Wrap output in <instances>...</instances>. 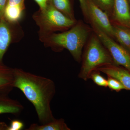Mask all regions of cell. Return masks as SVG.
Listing matches in <instances>:
<instances>
[{
  "instance_id": "obj_5",
  "label": "cell",
  "mask_w": 130,
  "mask_h": 130,
  "mask_svg": "<svg viewBox=\"0 0 130 130\" xmlns=\"http://www.w3.org/2000/svg\"><path fill=\"white\" fill-rule=\"evenodd\" d=\"M91 27L93 31L109 52L114 64L122 67L130 72L129 52L99 28L93 26H91Z\"/></svg>"
},
{
  "instance_id": "obj_20",
  "label": "cell",
  "mask_w": 130,
  "mask_h": 130,
  "mask_svg": "<svg viewBox=\"0 0 130 130\" xmlns=\"http://www.w3.org/2000/svg\"><path fill=\"white\" fill-rule=\"evenodd\" d=\"M81 10L85 20L88 21L87 0H79Z\"/></svg>"
},
{
  "instance_id": "obj_7",
  "label": "cell",
  "mask_w": 130,
  "mask_h": 130,
  "mask_svg": "<svg viewBox=\"0 0 130 130\" xmlns=\"http://www.w3.org/2000/svg\"><path fill=\"white\" fill-rule=\"evenodd\" d=\"M87 23L99 28L115 40L113 25L106 13L98 7L92 0H87Z\"/></svg>"
},
{
  "instance_id": "obj_12",
  "label": "cell",
  "mask_w": 130,
  "mask_h": 130,
  "mask_svg": "<svg viewBox=\"0 0 130 130\" xmlns=\"http://www.w3.org/2000/svg\"><path fill=\"white\" fill-rule=\"evenodd\" d=\"M24 107L19 102L9 98L8 95L0 93V115L19 114L23 111Z\"/></svg>"
},
{
  "instance_id": "obj_19",
  "label": "cell",
  "mask_w": 130,
  "mask_h": 130,
  "mask_svg": "<svg viewBox=\"0 0 130 130\" xmlns=\"http://www.w3.org/2000/svg\"><path fill=\"white\" fill-rule=\"evenodd\" d=\"M24 123L18 120H13L8 126V130H21L23 129Z\"/></svg>"
},
{
  "instance_id": "obj_13",
  "label": "cell",
  "mask_w": 130,
  "mask_h": 130,
  "mask_svg": "<svg viewBox=\"0 0 130 130\" xmlns=\"http://www.w3.org/2000/svg\"><path fill=\"white\" fill-rule=\"evenodd\" d=\"M27 130H70L63 119H55L46 124L39 125L37 123L31 124Z\"/></svg>"
},
{
  "instance_id": "obj_24",
  "label": "cell",
  "mask_w": 130,
  "mask_h": 130,
  "mask_svg": "<svg viewBox=\"0 0 130 130\" xmlns=\"http://www.w3.org/2000/svg\"><path fill=\"white\" fill-rule=\"evenodd\" d=\"M128 2H129V5L130 7V0H128Z\"/></svg>"
},
{
  "instance_id": "obj_9",
  "label": "cell",
  "mask_w": 130,
  "mask_h": 130,
  "mask_svg": "<svg viewBox=\"0 0 130 130\" xmlns=\"http://www.w3.org/2000/svg\"><path fill=\"white\" fill-rule=\"evenodd\" d=\"M25 10L24 0H8L3 17L9 23H20L23 17Z\"/></svg>"
},
{
  "instance_id": "obj_18",
  "label": "cell",
  "mask_w": 130,
  "mask_h": 130,
  "mask_svg": "<svg viewBox=\"0 0 130 130\" xmlns=\"http://www.w3.org/2000/svg\"><path fill=\"white\" fill-rule=\"evenodd\" d=\"M107 87L112 90L119 92L120 91L126 90V89L118 79L113 77L108 76Z\"/></svg>"
},
{
  "instance_id": "obj_25",
  "label": "cell",
  "mask_w": 130,
  "mask_h": 130,
  "mask_svg": "<svg viewBox=\"0 0 130 130\" xmlns=\"http://www.w3.org/2000/svg\"><path fill=\"white\" fill-rule=\"evenodd\" d=\"M129 53H130V52H129Z\"/></svg>"
},
{
  "instance_id": "obj_3",
  "label": "cell",
  "mask_w": 130,
  "mask_h": 130,
  "mask_svg": "<svg viewBox=\"0 0 130 130\" xmlns=\"http://www.w3.org/2000/svg\"><path fill=\"white\" fill-rule=\"evenodd\" d=\"M82 58V66L78 77L85 81L98 68L114 64L109 52L93 31L87 41Z\"/></svg>"
},
{
  "instance_id": "obj_1",
  "label": "cell",
  "mask_w": 130,
  "mask_h": 130,
  "mask_svg": "<svg viewBox=\"0 0 130 130\" xmlns=\"http://www.w3.org/2000/svg\"><path fill=\"white\" fill-rule=\"evenodd\" d=\"M13 87L21 91L34 106L41 124L55 119L51 107L56 93L55 84L48 78L13 68Z\"/></svg>"
},
{
  "instance_id": "obj_14",
  "label": "cell",
  "mask_w": 130,
  "mask_h": 130,
  "mask_svg": "<svg viewBox=\"0 0 130 130\" xmlns=\"http://www.w3.org/2000/svg\"><path fill=\"white\" fill-rule=\"evenodd\" d=\"M115 40L128 51H130V29L126 27L113 25Z\"/></svg>"
},
{
  "instance_id": "obj_10",
  "label": "cell",
  "mask_w": 130,
  "mask_h": 130,
  "mask_svg": "<svg viewBox=\"0 0 130 130\" xmlns=\"http://www.w3.org/2000/svg\"><path fill=\"white\" fill-rule=\"evenodd\" d=\"M96 71L118 79L125 87L126 90H130V72L124 68L112 64L99 68Z\"/></svg>"
},
{
  "instance_id": "obj_22",
  "label": "cell",
  "mask_w": 130,
  "mask_h": 130,
  "mask_svg": "<svg viewBox=\"0 0 130 130\" xmlns=\"http://www.w3.org/2000/svg\"><path fill=\"white\" fill-rule=\"evenodd\" d=\"M37 3L40 9H44L46 7L49 0H34Z\"/></svg>"
},
{
  "instance_id": "obj_23",
  "label": "cell",
  "mask_w": 130,
  "mask_h": 130,
  "mask_svg": "<svg viewBox=\"0 0 130 130\" xmlns=\"http://www.w3.org/2000/svg\"><path fill=\"white\" fill-rule=\"evenodd\" d=\"M8 126L5 122L0 121V130H8Z\"/></svg>"
},
{
  "instance_id": "obj_6",
  "label": "cell",
  "mask_w": 130,
  "mask_h": 130,
  "mask_svg": "<svg viewBox=\"0 0 130 130\" xmlns=\"http://www.w3.org/2000/svg\"><path fill=\"white\" fill-rule=\"evenodd\" d=\"M24 32L20 23H11L4 17L0 19V64H2L4 55L12 43L20 41Z\"/></svg>"
},
{
  "instance_id": "obj_17",
  "label": "cell",
  "mask_w": 130,
  "mask_h": 130,
  "mask_svg": "<svg viewBox=\"0 0 130 130\" xmlns=\"http://www.w3.org/2000/svg\"><path fill=\"white\" fill-rule=\"evenodd\" d=\"M90 78L98 86L103 87H107V80L100 73V72L95 71L90 75Z\"/></svg>"
},
{
  "instance_id": "obj_15",
  "label": "cell",
  "mask_w": 130,
  "mask_h": 130,
  "mask_svg": "<svg viewBox=\"0 0 130 130\" xmlns=\"http://www.w3.org/2000/svg\"><path fill=\"white\" fill-rule=\"evenodd\" d=\"M48 3L68 18L76 20L70 0H49Z\"/></svg>"
},
{
  "instance_id": "obj_16",
  "label": "cell",
  "mask_w": 130,
  "mask_h": 130,
  "mask_svg": "<svg viewBox=\"0 0 130 130\" xmlns=\"http://www.w3.org/2000/svg\"><path fill=\"white\" fill-rule=\"evenodd\" d=\"M113 1L114 0H94L92 1L98 7L106 12L110 18L112 11Z\"/></svg>"
},
{
  "instance_id": "obj_8",
  "label": "cell",
  "mask_w": 130,
  "mask_h": 130,
  "mask_svg": "<svg viewBox=\"0 0 130 130\" xmlns=\"http://www.w3.org/2000/svg\"><path fill=\"white\" fill-rule=\"evenodd\" d=\"M110 19L113 25L130 29V7L128 0H114Z\"/></svg>"
},
{
  "instance_id": "obj_2",
  "label": "cell",
  "mask_w": 130,
  "mask_h": 130,
  "mask_svg": "<svg viewBox=\"0 0 130 130\" xmlns=\"http://www.w3.org/2000/svg\"><path fill=\"white\" fill-rule=\"evenodd\" d=\"M92 28L81 21H77L69 29L60 33H52L40 38V41L46 47H49L55 52H60L66 49L70 52L77 62L82 59V51L87 43Z\"/></svg>"
},
{
  "instance_id": "obj_11",
  "label": "cell",
  "mask_w": 130,
  "mask_h": 130,
  "mask_svg": "<svg viewBox=\"0 0 130 130\" xmlns=\"http://www.w3.org/2000/svg\"><path fill=\"white\" fill-rule=\"evenodd\" d=\"M13 68L0 64V93L8 95L14 88Z\"/></svg>"
},
{
  "instance_id": "obj_4",
  "label": "cell",
  "mask_w": 130,
  "mask_h": 130,
  "mask_svg": "<svg viewBox=\"0 0 130 130\" xmlns=\"http://www.w3.org/2000/svg\"><path fill=\"white\" fill-rule=\"evenodd\" d=\"M32 19L39 28V38L57 31L69 29L77 23L48 3L44 9H39L34 13Z\"/></svg>"
},
{
  "instance_id": "obj_21",
  "label": "cell",
  "mask_w": 130,
  "mask_h": 130,
  "mask_svg": "<svg viewBox=\"0 0 130 130\" xmlns=\"http://www.w3.org/2000/svg\"><path fill=\"white\" fill-rule=\"evenodd\" d=\"M8 0H0V19L3 18L4 11Z\"/></svg>"
}]
</instances>
